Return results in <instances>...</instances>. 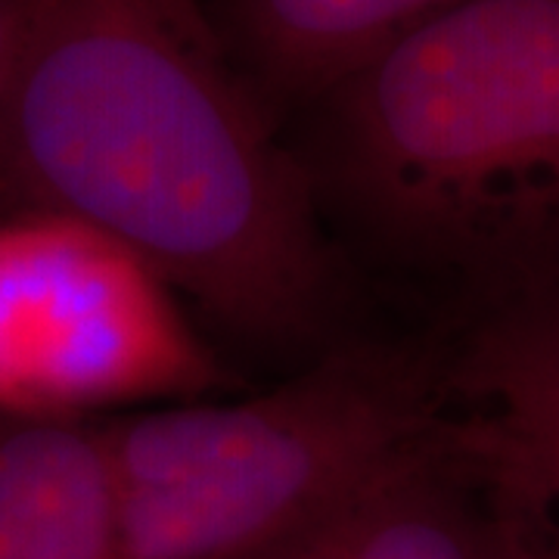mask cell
I'll list each match as a JSON object with an SVG mask.
<instances>
[{
    "instance_id": "obj_8",
    "label": "cell",
    "mask_w": 559,
    "mask_h": 559,
    "mask_svg": "<svg viewBox=\"0 0 559 559\" xmlns=\"http://www.w3.org/2000/svg\"><path fill=\"white\" fill-rule=\"evenodd\" d=\"M460 0H234L242 47L271 91L320 100Z\"/></svg>"
},
{
    "instance_id": "obj_7",
    "label": "cell",
    "mask_w": 559,
    "mask_h": 559,
    "mask_svg": "<svg viewBox=\"0 0 559 559\" xmlns=\"http://www.w3.org/2000/svg\"><path fill=\"white\" fill-rule=\"evenodd\" d=\"M0 559H121L103 423L0 411Z\"/></svg>"
},
{
    "instance_id": "obj_4",
    "label": "cell",
    "mask_w": 559,
    "mask_h": 559,
    "mask_svg": "<svg viewBox=\"0 0 559 559\" xmlns=\"http://www.w3.org/2000/svg\"><path fill=\"white\" fill-rule=\"evenodd\" d=\"M162 289L94 230L0 218V411L87 417L100 404L215 382Z\"/></svg>"
},
{
    "instance_id": "obj_6",
    "label": "cell",
    "mask_w": 559,
    "mask_h": 559,
    "mask_svg": "<svg viewBox=\"0 0 559 559\" xmlns=\"http://www.w3.org/2000/svg\"><path fill=\"white\" fill-rule=\"evenodd\" d=\"M293 540L320 559H557L547 528L481 466L454 417Z\"/></svg>"
},
{
    "instance_id": "obj_2",
    "label": "cell",
    "mask_w": 559,
    "mask_h": 559,
    "mask_svg": "<svg viewBox=\"0 0 559 559\" xmlns=\"http://www.w3.org/2000/svg\"><path fill=\"white\" fill-rule=\"evenodd\" d=\"M299 162L473 301L559 274V0H460L326 91Z\"/></svg>"
},
{
    "instance_id": "obj_5",
    "label": "cell",
    "mask_w": 559,
    "mask_h": 559,
    "mask_svg": "<svg viewBox=\"0 0 559 559\" xmlns=\"http://www.w3.org/2000/svg\"><path fill=\"white\" fill-rule=\"evenodd\" d=\"M439 377L463 441L559 559V274L473 301Z\"/></svg>"
},
{
    "instance_id": "obj_10",
    "label": "cell",
    "mask_w": 559,
    "mask_h": 559,
    "mask_svg": "<svg viewBox=\"0 0 559 559\" xmlns=\"http://www.w3.org/2000/svg\"><path fill=\"white\" fill-rule=\"evenodd\" d=\"M255 559H320L318 554H311L305 544H299V540H289V544H280V547H274V550H267V554H261V557Z\"/></svg>"
},
{
    "instance_id": "obj_9",
    "label": "cell",
    "mask_w": 559,
    "mask_h": 559,
    "mask_svg": "<svg viewBox=\"0 0 559 559\" xmlns=\"http://www.w3.org/2000/svg\"><path fill=\"white\" fill-rule=\"evenodd\" d=\"M25 3L28 0H0V106H3V94H7V84H10L16 47H20Z\"/></svg>"
},
{
    "instance_id": "obj_3",
    "label": "cell",
    "mask_w": 559,
    "mask_h": 559,
    "mask_svg": "<svg viewBox=\"0 0 559 559\" xmlns=\"http://www.w3.org/2000/svg\"><path fill=\"white\" fill-rule=\"evenodd\" d=\"M441 377L370 348L246 401L106 419L121 559H255L436 439Z\"/></svg>"
},
{
    "instance_id": "obj_1",
    "label": "cell",
    "mask_w": 559,
    "mask_h": 559,
    "mask_svg": "<svg viewBox=\"0 0 559 559\" xmlns=\"http://www.w3.org/2000/svg\"><path fill=\"white\" fill-rule=\"evenodd\" d=\"M116 242L255 340L330 301L314 193L193 0H28L0 106V218Z\"/></svg>"
}]
</instances>
